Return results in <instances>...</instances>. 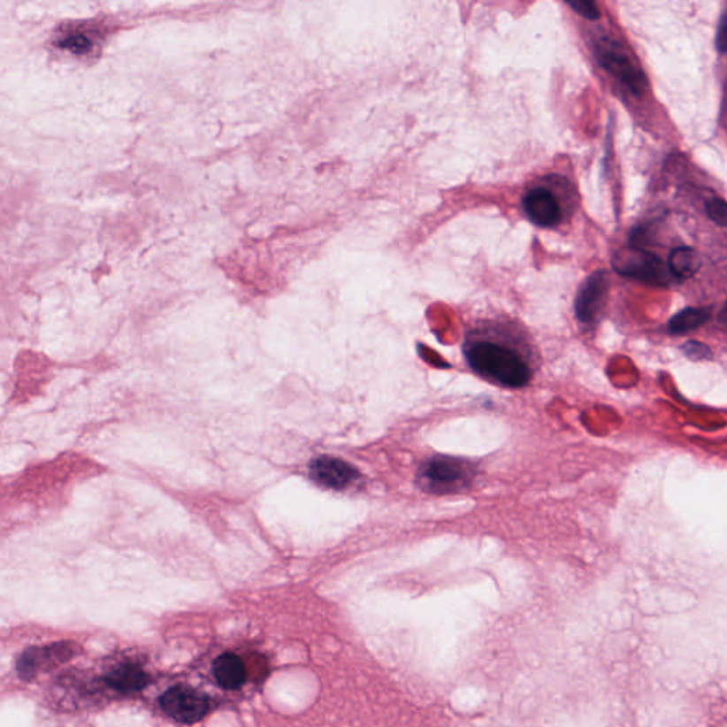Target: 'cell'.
Wrapping results in <instances>:
<instances>
[{
	"label": "cell",
	"mask_w": 727,
	"mask_h": 727,
	"mask_svg": "<svg viewBox=\"0 0 727 727\" xmlns=\"http://www.w3.org/2000/svg\"><path fill=\"white\" fill-rule=\"evenodd\" d=\"M607 288H608V279L604 272H597L588 278L577 297L576 313L578 320L583 323H591L597 318L604 304Z\"/></svg>",
	"instance_id": "cell-8"
},
{
	"label": "cell",
	"mask_w": 727,
	"mask_h": 727,
	"mask_svg": "<svg viewBox=\"0 0 727 727\" xmlns=\"http://www.w3.org/2000/svg\"><path fill=\"white\" fill-rule=\"evenodd\" d=\"M464 356L476 372L509 388H522L532 379L526 360L516 349L501 342L472 340L464 347Z\"/></svg>",
	"instance_id": "cell-1"
},
{
	"label": "cell",
	"mask_w": 727,
	"mask_h": 727,
	"mask_svg": "<svg viewBox=\"0 0 727 727\" xmlns=\"http://www.w3.org/2000/svg\"><path fill=\"white\" fill-rule=\"evenodd\" d=\"M569 4L578 15L588 19V20H597V19H600V11H598L597 4H595L594 2H574V4Z\"/></svg>",
	"instance_id": "cell-17"
},
{
	"label": "cell",
	"mask_w": 727,
	"mask_h": 727,
	"mask_svg": "<svg viewBox=\"0 0 727 727\" xmlns=\"http://www.w3.org/2000/svg\"><path fill=\"white\" fill-rule=\"evenodd\" d=\"M595 56L600 65L612 76L627 86L632 93L641 96L647 88V77L631 60L625 49L614 40L601 39L595 47Z\"/></svg>",
	"instance_id": "cell-5"
},
{
	"label": "cell",
	"mask_w": 727,
	"mask_h": 727,
	"mask_svg": "<svg viewBox=\"0 0 727 727\" xmlns=\"http://www.w3.org/2000/svg\"><path fill=\"white\" fill-rule=\"evenodd\" d=\"M60 49H65L76 55H86L87 51H90L91 42L88 37L83 34H72V36L65 37V39L58 42Z\"/></svg>",
	"instance_id": "cell-14"
},
{
	"label": "cell",
	"mask_w": 727,
	"mask_h": 727,
	"mask_svg": "<svg viewBox=\"0 0 727 727\" xmlns=\"http://www.w3.org/2000/svg\"><path fill=\"white\" fill-rule=\"evenodd\" d=\"M107 684L116 691L130 693V692H138L144 689L148 684V677L140 666L134 665V663H126V665L112 670L107 675Z\"/></svg>",
	"instance_id": "cell-11"
},
{
	"label": "cell",
	"mask_w": 727,
	"mask_h": 727,
	"mask_svg": "<svg viewBox=\"0 0 727 727\" xmlns=\"http://www.w3.org/2000/svg\"><path fill=\"white\" fill-rule=\"evenodd\" d=\"M472 464L456 457L436 456L424 463L419 482L432 494H452L472 482Z\"/></svg>",
	"instance_id": "cell-3"
},
{
	"label": "cell",
	"mask_w": 727,
	"mask_h": 727,
	"mask_svg": "<svg viewBox=\"0 0 727 727\" xmlns=\"http://www.w3.org/2000/svg\"><path fill=\"white\" fill-rule=\"evenodd\" d=\"M571 185L560 175H547L536 180L523 196V210L536 226L557 227L567 217L573 203Z\"/></svg>",
	"instance_id": "cell-2"
},
{
	"label": "cell",
	"mask_w": 727,
	"mask_h": 727,
	"mask_svg": "<svg viewBox=\"0 0 727 727\" xmlns=\"http://www.w3.org/2000/svg\"><path fill=\"white\" fill-rule=\"evenodd\" d=\"M310 476L320 486L342 490L356 482L360 472L339 457L320 456L310 463Z\"/></svg>",
	"instance_id": "cell-7"
},
{
	"label": "cell",
	"mask_w": 727,
	"mask_h": 727,
	"mask_svg": "<svg viewBox=\"0 0 727 727\" xmlns=\"http://www.w3.org/2000/svg\"><path fill=\"white\" fill-rule=\"evenodd\" d=\"M684 353L692 358V360H708L712 356V351L709 347L705 346L702 342L689 341L682 347Z\"/></svg>",
	"instance_id": "cell-16"
},
{
	"label": "cell",
	"mask_w": 727,
	"mask_h": 727,
	"mask_svg": "<svg viewBox=\"0 0 727 727\" xmlns=\"http://www.w3.org/2000/svg\"><path fill=\"white\" fill-rule=\"evenodd\" d=\"M709 311L705 309H685L675 314L670 320V332L672 334H681L700 327L709 320Z\"/></svg>",
	"instance_id": "cell-13"
},
{
	"label": "cell",
	"mask_w": 727,
	"mask_h": 727,
	"mask_svg": "<svg viewBox=\"0 0 727 727\" xmlns=\"http://www.w3.org/2000/svg\"><path fill=\"white\" fill-rule=\"evenodd\" d=\"M700 266H702L700 256L695 249L688 248V246L673 249L670 260H668V269L673 278L679 279V280L695 276Z\"/></svg>",
	"instance_id": "cell-12"
},
{
	"label": "cell",
	"mask_w": 727,
	"mask_h": 727,
	"mask_svg": "<svg viewBox=\"0 0 727 727\" xmlns=\"http://www.w3.org/2000/svg\"><path fill=\"white\" fill-rule=\"evenodd\" d=\"M213 675L222 688L234 691L246 682L245 663L236 654L226 652L218 656L213 663Z\"/></svg>",
	"instance_id": "cell-9"
},
{
	"label": "cell",
	"mask_w": 727,
	"mask_h": 727,
	"mask_svg": "<svg viewBox=\"0 0 727 727\" xmlns=\"http://www.w3.org/2000/svg\"><path fill=\"white\" fill-rule=\"evenodd\" d=\"M716 47L720 53H727V6L717 27Z\"/></svg>",
	"instance_id": "cell-18"
},
{
	"label": "cell",
	"mask_w": 727,
	"mask_h": 727,
	"mask_svg": "<svg viewBox=\"0 0 727 727\" xmlns=\"http://www.w3.org/2000/svg\"><path fill=\"white\" fill-rule=\"evenodd\" d=\"M161 708L168 716L180 723L194 724L206 716L210 710V700L201 692L178 685L161 696Z\"/></svg>",
	"instance_id": "cell-6"
},
{
	"label": "cell",
	"mask_w": 727,
	"mask_h": 727,
	"mask_svg": "<svg viewBox=\"0 0 727 727\" xmlns=\"http://www.w3.org/2000/svg\"><path fill=\"white\" fill-rule=\"evenodd\" d=\"M706 213L708 217L719 225V226L727 227V202L720 198L710 199L706 203Z\"/></svg>",
	"instance_id": "cell-15"
},
{
	"label": "cell",
	"mask_w": 727,
	"mask_h": 727,
	"mask_svg": "<svg viewBox=\"0 0 727 727\" xmlns=\"http://www.w3.org/2000/svg\"><path fill=\"white\" fill-rule=\"evenodd\" d=\"M612 267L621 276L637 279L648 285L668 286L672 283V273L662 260L639 248L618 250L612 257Z\"/></svg>",
	"instance_id": "cell-4"
},
{
	"label": "cell",
	"mask_w": 727,
	"mask_h": 727,
	"mask_svg": "<svg viewBox=\"0 0 727 727\" xmlns=\"http://www.w3.org/2000/svg\"><path fill=\"white\" fill-rule=\"evenodd\" d=\"M69 651L70 648H67V645H65V647L55 645V647H46L43 649H29V651L23 654L22 658L19 661V673L22 677H33L34 672H37V670L42 666V663L57 662V659L65 661V659L69 658Z\"/></svg>",
	"instance_id": "cell-10"
}]
</instances>
